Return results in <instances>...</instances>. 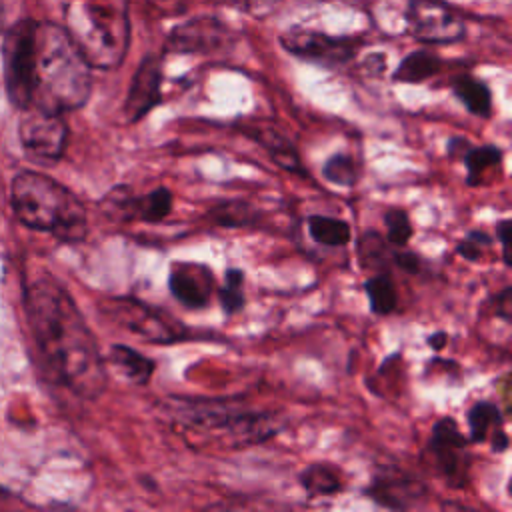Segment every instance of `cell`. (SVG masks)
<instances>
[{"label": "cell", "instance_id": "cell-1", "mask_svg": "<svg viewBox=\"0 0 512 512\" xmlns=\"http://www.w3.org/2000/svg\"><path fill=\"white\" fill-rule=\"evenodd\" d=\"M24 310L56 380L80 398H98L106 388L104 360L66 288L46 272L36 274L24 288Z\"/></svg>", "mask_w": 512, "mask_h": 512}, {"label": "cell", "instance_id": "cell-2", "mask_svg": "<svg viewBox=\"0 0 512 512\" xmlns=\"http://www.w3.org/2000/svg\"><path fill=\"white\" fill-rule=\"evenodd\" d=\"M90 88V64L70 32L54 22H38L30 108L64 114L84 106Z\"/></svg>", "mask_w": 512, "mask_h": 512}, {"label": "cell", "instance_id": "cell-3", "mask_svg": "<svg viewBox=\"0 0 512 512\" xmlns=\"http://www.w3.org/2000/svg\"><path fill=\"white\" fill-rule=\"evenodd\" d=\"M14 216L32 230L50 232L62 242H80L88 222L82 202L60 182L38 172H20L10 184Z\"/></svg>", "mask_w": 512, "mask_h": 512}, {"label": "cell", "instance_id": "cell-4", "mask_svg": "<svg viewBox=\"0 0 512 512\" xmlns=\"http://www.w3.org/2000/svg\"><path fill=\"white\" fill-rule=\"evenodd\" d=\"M170 416L190 430L224 434L226 444L244 448L266 442L278 432V418L272 412L250 410L224 400L170 398Z\"/></svg>", "mask_w": 512, "mask_h": 512}, {"label": "cell", "instance_id": "cell-5", "mask_svg": "<svg viewBox=\"0 0 512 512\" xmlns=\"http://www.w3.org/2000/svg\"><path fill=\"white\" fill-rule=\"evenodd\" d=\"M36 30L34 18H20L4 30L2 38V72L8 100L20 108H30L32 100V76L36 54Z\"/></svg>", "mask_w": 512, "mask_h": 512}, {"label": "cell", "instance_id": "cell-6", "mask_svg": "<svg viewBox=\"0 0 512 512\" xmlns=\"http://www.w3.org/2000/svg\"><path fill=\"white\" fill-rule=\"evenodd\" d=\"M468 442L470 440L460 432V426L452 416H444L434 422L426 456L432 470L450 488H464L468 484L472 466Z\"/></svg>", "mask_w": 512, "mask_h": 512}, {"label": "cell", "instance_id": "cell-7", "mask_svg": "<svg viewBox=\"0 0 512 512\" xmlns=\"http://www.w3.org/2000/svg\"><path fill=\"white\" fill-rule=\"evenodd\" d=\"M280 44L300 60L334 68L350 62L360 50L362 40L354 36H332L308 28H292L280 36Z\"/></svg>", "mask_w": 512, "mask_h": 512}, {"label": "cell", "instance_id": "cell-8", "mask_svg": "<svg viewBox=\"0 0 512 512\" xmlns=\"http://www.w3.org/2000/svg\"><path fill=\"white\" fill-rule=\"evenodd\" d=\"M106 310L114 318V322L122 324L138 338L152 344H170L186 338L188 334L182 324H174L172 318H166L160 310L130 296L112 298L110 302H106Z\"/></svg>", "mask_w": 512, "mask_h": 512}, {"label": "cell", "instance_id": "cell-9", "mask_svg": "<svg viewBox=\"0 0 512 512\" xmlns=\"http://www.w3.org/2000/svg\"><path fill=\"white\" fill-rule=\"evenodd\" d=\"M18 136L22 148L36 160L54 162L66 150L68 126L62 114L44 112L38 108L22 110L18 124Z\"/></svg>", "mask_w": 512, "mask_h": 512}, {"label": "cell", "instance_id": "cell-10", "mask_svg": "<svg viewBox=\"0 0 512 512\" xmlns=\"http://www.w3.org/2000/svg\"><path fill=\"white\" fill-rule=\"evenodd\" d=\"M406 22L410 34L426 44H450L466 34L462 18L440 0H410Z\"/></svg>", "mask_w": 512, "mask_h": 512}, {"label": "cell", "instance_id": "cell-11", "mask_svg": "<svg viewBox=\"0 0 512 512\" xmlns=\"http://www.w3.org/2000/svg\"><path fill=\"white\" fill-rule=\"evenodd\" d=\"M366 496L384 508H412L426 498V486L404 470H382L366 488Z\"/></svg>", "mask_w": 512, "mask_h": 512}, {"label": "cell", "instance_id": "cell-12", "mask_svg": "<svg viewBox=\"0 0 512 512\" xmlns=\"http://www.w3.org/2000/svg\"><path fill=\"white\" fill-rule=\"evenodd\" d=\"M160 82H162L160 58L154 54H146L138 64L126 94L124 112L128 122L142 120L156 104H160Z\"/></svg>", "mask_w": 512, "mask_h": 512}, {"label": "cell", "instance_id": "cell-13", "mask_svg": "<svg viewBox=\"0 0 512 512\" xmlns=\"http://www.w3.org/2000/svg\"><path fill=\"white\" fill-rule=\"evenodd\" d=\"M172 202V192L164 186H158L144 196H130L124 192L120 194V188H114L106 196L108 208L122 212L128 220H142L150 224L162 222L172 212Z\"/></svg>", "mask_w": 512, "mask_h": 512}, {"label": "cell", "instance_id": "cell-14", "mask_svg": "<svg viewBox=\"0 0 512 512\" xmlns=\"http://www.w3.org/2000/svg\"><path fill=\"white\" fill-rule=\"evenodd\" d=\"M168 288L186 308H204L212 292V272L202 264L176 262L170 266Z\"/></svg>", "mask_w": 512, "mask_h": 512}, {"label": "cell", "instance_id": "cell-15", "mask_svg": "<svg viewBox=\"0 0 512 512\" xmlns=\"http://www.w3.org/2000/svg\"><path fill=\"white\" fill-rule=\"evenodd\" d=\"M226 26L216 18H196L172 30L166 48L174 52H208L224 44Z\"/></svg>", "mask_w": 512, "mask_h": 512}, {"label": "cell", "instance_id": "cell-16", "mask_svg": "<svg viewBox=\"0 0 512 512\" xmlns=\"http://www.w3.org/2000/svg\"><path fill=\"white\" fill-rule=\"evenodd\" d=\"M242 132L248 138L256 140L280 168H284L288 172H294V174H300V176H306V170L300 162L298 150L294 148V144L282 132H278L276 128H270V126H260V124L244 126Z\"/></svg>", "mask_w": 512, "mask_h": 512}, {"label": "cell", "instance_id": "cell-17", "mask_svg": "<svg viewBox=\"0 0 512 512\" xmlns=\"http://www.w3.org/2000/svg\"><path fill=\"white\" fill-rule=\"evenodd\" d=\"M300 486L308 498L336 496L344 490V478L340 468L330 462H312L300 472Z\"/></svg>", "mask_w": 512, "mask_h": 512}, {"label": "cell", "instance_id": "cell-18", "mask_svg": "<svg viewBox=\"0 0 512 512\" xmlns=\"http://www.w3.org/2000/svg\"><path fill=\"white\" fill-rule=\"evenodd\" d=\"M110 362L120 372L122 378H126L130 384L146 386L154 374V360L140 354L138 350L126 346V344H114L110 348Z\"/></svg>", "mask_w": 512, "mask_h": 512}, {"label": "cell", "instance_id": "cell-19", "mask_svg": "<svg viewBox=\"0 0 512 512\" xmlns=\"http://www.w3.org/2000/svg\"><path fill=\"white\" fill-rule=\"evenodd\" d=\"M452 92L454 96L466 106V110L474 116L488 118L492 112V92L486 82L462 74L452 82Z\"/></svg>", "mask_w": 512, "mask_h": 512}, {"label": "cell", "instance_id": "cell-20", "mask_svg": "<svg viewBox=\"0 0 512 512\" xmlns=\"http://www.w3.org/2000/svg\"><path fill=\"white\" fill-rule=\"evenodd\" d=\"M440 68H442V60L434 52L414 50L400 60V64L392 74V80L416 84V82H424L426 78H432L434 74L440 72Z\"/></svg>", "mask_w": 512, "mask_h": 512}, {"label": "cell", "instance_id": "cell-21", "mask_svg": "<svg viewBox=\"0 0 512 512\" xmlns=\"http://www.w3.org/2000/svg\"><path fill=\"white\" fill-rule=\"evenodd\" d=\"M502 150L492 144L484 146H468V150L462 154V162L466 166V184L468 186H480L484 182V176L490 168H496L502 164Z\"/></svg>", "mask_w": 512, "mask_h": 512}, {"label": "cell", "instance_id": "cell-22", "mask_svg": "<svg viewBox=\"0 0 512 512\" xmlns=\"http://www.w3.org/2000/svg\"><path fill=\"white\" fill-rule=\"evenodd\" d=\"M306 224H308V234L312 236V240H316L318 244H324V246H346L352 238L350 224L340 218L314 214L308 218Z\"/></svg>", "mask_w": 512, "mask_h": 512}, {"label": "cell", "instance_id": "cell-23", "mask_svg": "<svg viewBox=\"0 0 512 512\" xmlns=\"http://www.w3.org/2000/svg\"><path fill=\"white\" fill-rule=\"evenodd\" d=\"M364 292L370 302V310L378 316H388L398 306V292L388 274H376L364 282Z\"/></svg>", "mask_w": 512, "mask_h": 512}, {"label": "cell", "instance_id": "cell-24", "mask_svg": "<svg viewBox=\"0 0 512 512\" xmlns=\"http://www.w3.org/2000/svg\"><path fill=\"white\" fill-rule=\"evenodd\" d=\"M502 414L500 408L494 402L480 400L468 410V430L472 442H482L486 440L488 434H492L496 428H502Z\"/></svg>", "mask_w": 512, "mask_h": 512}, {"label": "cell", "instance_id": "cell-25", "mask_svg": "<svg viewBox=\"0 0 512 512\" xmlns=\"http://www.w3.org/2000/svg\"><path fill=\"white\" fill-rule=\"evenodd\" d=\"M218 298L226 316H234L244 308V272L240 268L226 270L224 286L218 290Z\"/></svg>", "mask_w": 512, "mask_h": 512}, {"label": "cell", "instance_id": "cell-26", "mask_svg": "<svg viewBox=\"0 0 512 512\" xmlns=\"http://www.w3.org/2000/svg\"><path fill=\"white\" fill-rule=\"evenodd\" d=\"M322 176L336 186H352L356 182V164L348 154H332L324 166Z\"/></svg>", "mask_w": 512, "mask_h": 512}, {"label": "cell", "instance_id": "cell-27", "mask_svg": "<svg viewBox=\"0 0 512 512\" xmlns=\"http://www.w3.org/2000/svg\"><path fill=\"white\" fill-rule=\"evenodd\" d=\"M384 224H386V240L394 246H404L414 232L410 218L402 208H388L384 212Z\"/></svg>", "mask_w": 512, "mask_h": 512}, {"label": "cell", "instance_id": "cell-28", "mask_svg": "<svg viewBox=\"0 0 512 512\" xmlns=\"http://www.w3.org/2000/svg\"><path fill=\"white\" fill-rule=\"evenodd\" d=\"M212 218L220 226H244L252 222V208L244 202H224L212 210Z\"/></svg>", "mask_w": 512, "mask_h": 512}, {"label": "cell", "instance_id": "cell-29", "mask_svg": "<svg viewBox=\"0 0 512 512\" xmlns=\"http://www.w3.org/2000/svg\"><path fill=\"white\" fill-rule=\"evenodd\" d=\"M490 244H492V238H490L488 234H484V232H480V230H472V232L466 234L464 240L458 242L456 252H458L462 258L474 262V260L480 258L482 250L488 248Z\"/></svg>", "mask_w": 512, "mask_h": 512}, {"label": "cell", "instance_id": "cell-30", "mask_svg": "<svg viewBox=\"0 0 512 512\" xmlns=\"http://www.w3.org/2000/svg\"><path fill=\"white\" fill-rule=\"evenodd\" d=\"M496 314L502 316L506 322L512 320V288L506 286L502 292L496 294Z\"/></svg>", "mask_w": 512, "mask_h": 512}, {"label": "cell", "instance_id": "cell-31", "mask_svg": "<svg viewBox=\"0 0 512 512\" xmlns=\"http://www.w3.org/2000/svg\"><path fill=\"white\" fill-rule=\"evenodd\" d=\"M510 230H512V222L510 220H502L498 226H496V238L500 240V246H502V260L506 266H510V250H508V244H510Z\"/></svg>", "mask_w": 512, "mask_h": 512}, {"label": "cell", "instance_id": "cell-32", "mask_svg": "<svg viewBox=\"0 0 512 512\" xmlns=\"http://www.w3.org/2000/svg\"><path fill=\"white\" fill-rule=\"evenodd\" d=\"M394 262H396L402 270L412 272V274H416V272H418V266H420L416 254H402V252H398V254H394Z\"/></svg>", "mask_w": 512, "mask_h": 512}, {"label": "cell", "instance_id": "cell-33", "mask_svg": "<svg viewBox=\"0 0 512 512\" xmlns=\"http://www.w3.org/2000/svg\"><path fill=\"white\" fill-rule=\"evenodd\" d=\"M508 444H510V440H508L506 432L502 428H496L492 432V450L494 452H504L508 448Z\"/></svg>", "mask_w": 512, "mask_h": 512}, {"label": "cell", "instance_id": "cell-34", "mask_svg": "<svg viewBox=\"0 0 512 512\" xmlns=\"http://www.w3.org/2000/svg\"><path fill=\"white\" fill-rule=\"evenodd\" d=\"M446 340H448V334L436 332V334H432V336L428 338V344H430L434 350H442L444 344H446Z\"/></svg>", "mask_w": 512, "mask_h": 512}, {"label": "cell", "instance_id": "cell-35", "mask_svg": "<svg viewBox=\"0 0 512 512\" xmlns=\"http://www.w3.org/2000/svg\"><path fill=\"white\" fill-rule=\"evenodd\" d=\"M6 30V6L4 2L0 0V34Z\"/></svg>", "mask_w": 512, "mask_h": 512}]
</instances>
